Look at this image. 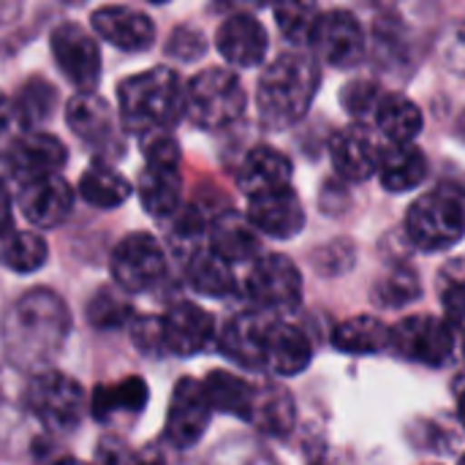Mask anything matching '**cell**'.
Wrapping results in <instances>:
<instances>
[{
  "label": "cell",
  "instance_id": "1",
  "mask_svg": "<svg viewBox=\"0 0 465 465\" xmlns=\"http://www.w3.org/2000/svg\"><path fill=\"white\" fill-rule=\"evenodd\" d=\"M71 332V311L63 297L49 289H30L3 316L0 338L5 357L19 371L44 373L65 346Z\"/></svg>",
  "mask_w": 465,
  "mask_h": 465
},
{
  "label": "cell",
  "instance_id": "2",
  "mask_svg": "<svg viewBox=\"0 0 465 465\" xmlns=\"http://www.w3.org/2000/svg\"><path fill=\"white\" fill-rule=\"evenodd\" d=\"M117 101L123 128L144 139L150 134L172 131L183 120L185 84L174 68L155 65L123 79L117 87Z\"/></svg>",
  "mask_w": 465,
  "mask_h": 465
},
{
  "label": "cell",
  "instance_id": "3",
  "mask_svg": "<svg viewBox=\"0 0 465 465\" xmlns=\"http://www.w3.org/2000/svg\"><path fill=\"white\" fill-rule=\"evenodd\" d=\"M322 71L305 52L278 54L259 76L256 106L267 128H289L302 120L319 93Z\"/></svg>",
  "mask_w": 465,
  "mask_h": 465
},
{
  "label": "cell",
  "instance_id": "4",
  "mask_svg": "<svg viewBox=\"0 0 465 465\" xmlns=\"http://www.w3.org/2000/svg\"><path fill=\"white\" fill-rule=\"evenodd\" d=\"M248 106L245 87L229 68H204L185 84V114L204 131L234 125Z\"/></svg>",
  "mask_w": 465,
  "mask_h": 465
},
{
  "label": "cell",
  "instance_id": "5",
  "mask_svg": "<svg viewBox=\"0 0 465 465\" xmlns=\"http://www.w3.org/2000/svg\"><path fill=\"white\" fill-rule=\"evenodd\" d=\"M406 234L414 248L439 253L458 245L465 234V204L450 191H430L420 196L406 213Z\"/></svg>",
  "mask_w": 465,
  "mask_h": 465
},
{
  "label": "cell",
  "instance_id": "6",
  "mask_svg": "<svg viewBox=\"0 0 465 465\" xmlns=\"http://www.w3.org/2000/svg\"><path fill=\"white\" fill-rule=\"evenodd\" d=\"M27 409L46 430L68 433L84 417V390L60 371H44L27 387Z\"/></svg>",
  "mask_w": 465,
  "mask_h": 465
},
{
  "label": "cell",
  "instance_id": "7",
  "mask_svg": "<svg viewBox=\"0 0 465 465\" xmlns=\"http://www.w3.org/2000/svg\"><path fill=\"white\" fill-rule=\"evenodd\" d=\"M163 275L166 253L161 242L147 232H134L123 237L112 251V278L128 294H139L158 286Z\"/></svg>",
  "mask_w": 465,
  "mask_h": 465
},
{
  "label": "cell",
  "instance_id": "8",
  "mask_svg": "<svg viewBox=\"0 0 465 465\" xmlns=\"http://www.w3.org/2000/svg\"><path fill=\"white\" fill-rule=\"evenodd\" d=\"M245 294L264 311H294L302 300V275L283 253L256 259L245 278Z\"/></svg>",
  "mask_w": 465,
  "mask_h": 465
},
{
  "label": "cell",
  "instance_id": "9",
  "mask_svg": "<svg viewBox=\"0 0 465 465\" xmlns=\"http://www.w3.org/2000/svg\"><path fill=\"white\" fill-rule=\"evenodd\" d=\"M452 327L444 319H436L430 313H414L392 327L390 349H395L409 362L441 368L452 357Z\"/></svg>",
  "mask_w": 465,
  "mask_h": 465
},
{
  "label": "cell",
  "instance_id": "10",
  "mask_svg": "<svg viewBox=\"0 0 465 465\" xmlns=\"http://www.w3.org/2000/svg\"><path fill=\"white\" fill-rule=\"evenodd\" d=\"M52 57L63 76L79 87V93H93L101 79V49L95 38L76 22H63L49 38Z\"/></svg>",
  "mask_w": 465,
  "mask_h": 465
},
{
  "label": "cell",
  "instance_id": "11",
  "mask_svg": "<svg viewBox=\"0 0 465 465\" xmlns=\"http://www.w3.org/2000/svg\"><path fill=\"white\" fill-rule=\"evenodd\" d=\"M313 52L335 68H351L362 60L365 54V33L360 19L346 11V8H335V11H322L311 41Z\"/></svg>",
  "mask_w": 465,
  "mask_h": 465
},
{
  "label": "cell",
  "instance_id": "12",
  "mask_svg": "<svg viewBox=\"0 0 465 465\" xmlns=\"http://www.w3.org/2000/svg\"><path fill=\"white\" fill-rule=\"evenodd\" d=\"M213 406L204 395L202 381L196 379H180L174 384L169 414L163 425V436L177 450H191L202 441L204 430L210 428Z\"/></svg>",
  "mask_w": 465,
  "mask_h": 465
},
{
  "label": "cell",
  "instance_id": "13",
  "mask_svg": "<svg viewBox=\"0 0 465 465\" xmlns=\"http://www.w3.org/2000/svg\"><path fill=\"white\" fill-rule=\"evenodd\" d=\"M68 161V150L65 144L44 131H27L19 139L11 142L5 163L8 172L19 180V185L35 183V180H46V177H57V172L65 166Z\"/></svg>",
  "mask_w": 465,
  "mask_h": 465
},
{
  "label": "cell",
  "instance_id": "14",
  "mask_svg": "<svg viewBox=\"0 0 465 465\" xmlns=\"http://www.w3.org/2000/svg\"><path fill=\"white\" fill-rule=\"evenodd\" d=\"M163 346L174 357H196L215 341V319L202 305L177 302L163 316Z\"/></svg>",
  "mask_w": 465,
  "mask_h": 465
},
{
  "label": "cell",
  "instance_id": "15",
  "mask_svg": "<svg viewBox=\"0 0 465 465\" xmlns=\"http://www.w3.org/2000/svg\"><path fill=\"white\" fill-rule=\"evenodd\" d=\"M253 229L275 240H292L305 226V210L292 185L267 191L248 199V215Z\"/></svg>",
  "mask_w": 465,
  "mask_h": 465
},
{
  "label": "cell",
  "instance_id": "16",
  "mask_svg": "<svg viewBox=\"0 0 465 465\" xmlns=\"http://www.w3.org/2000/svg\"><path fill=\"white\" fill-rule=\"evenodd\" d=\"M272 324L275 322L264 311H245L226 322L218 346L242 368H267V341Z\"/></svg>",
  "mask_w": 465,
  "mask_h": 465
},
{
  "label": "cell",
  "instance_id": "17",
  "mask_svg": "<svg viewBox=\"0 0 465 465\" xmlns=\"http://www.w3.org/2000/svg\"><path fill=\"white\" fill-rule=\"evenodd\" d=\"M93 30L123 52H144L155 41V22L131 5H101L90 16Z\"/></svg>",
  "mask_w": 465,
  "mask_h": 465
},
{
  "label": "cell",
  "instance_id": "18",
  "mask_svg": "<svg viewBox=\"0 0 465 465\" xmlns=\"http://www.w3.org/2000/svg\"><path fill=\"white\" fill-rule=\"evenodd\" d=\"M215 46L226 63L240 65V68H253L264 63L270 38H267L264 25L256 16L232 14L229 19L221 22L215 33Z\"/></svg>",
  "mask_w": 465,
  "mask_h": 465
},
{
  "label": "cell",
  "instance_id": "19",
  "mask_svg": "<svg viewBox=\"0 0 465 465\" xmlns=\"http://www.w3.org/2000/svg\"><path fill=\"white\" fill-rule=\"evenodd\" d=\"M19 210L38 229L60 226L74 210V191L57 174L46 180H35L19 188Z\"/></svg>",
  "mask_w": 465,
  "mask_h": 465
},
{
  "label": "cell",
  "instance_id": "20",
  "mask_svg": "<svg viewBox=\"0 0 465 465\" xmlns=\"http://www.w3.org/2000/svg\"><path fill=\"white\" fill-rule=\"evenodd\" d=\"M379 153L373 136L362 125H349L338 131L330 142V155L335 172L349 183H365L379 172Z\"/></svg>",
  "mask_w": 465,
  "mask_h": 465
},
{
  "label": "cell",
  "instance_id": "21",
  "mask_svg": "<svg viewBox=\"0 0 465 465\" xmlns=\"http://www.w3.org/2000/svg\"><path fill=\"white\" fill-rule=\"evenodd\" d=\"M237 183L248 199L267 193V191L286 188V185H292V161L281 150L259 144L242 158Z\"/></svg>",
  "mask_w": 465,
  "mask_h": 465
},
{
  "label": "cell",
  "instance_id": "22",
  "mask_svg": "<svg viewBox=\"0 0 465 465\" xmlns=\"http://www.w3.org/2000/svg\"><path fill=\"white\" fill-rule=\"evenodd\" d=\"M65 123L82 142H87L93 147L117 144L109 104L95 93H76L65 104Z\"/></svg>",
  "mask_w": 465,
  "mask_h": 465
},
{
  "label": "cell",
  "instance_id": "23",
  "mask_svg": "<svg viewBox=\"0 0 465 465\" xmlns=\"http://www.w3.org/2000/svg\"><path fill=\"white\" fill-rule=\"evenodd\" d=\"M139 202L153 218H172L183 202V174L180 166L147 163L136 183Z\"/></svg>",
  "mask_w": 465,
  "mask_h": 465
},
{
  "label": "cell",
  "instance_id": "24",
  "mask_svg": "<svg viewBox=\"0 0 465 465\" xmlns=\"http://www.w3.org/2000/svg\"><path fill=\"white\" fill-rule=\"evenodd\" d=\"M428 177V158L417 144H387L379 153V180L392 193H406Z\"/></svg>",
  "mask_w": 465,
  "mask_h": 465
},
{
  "label": "cell",
  "instance_id": "25",
  "mask_svg": "<svg viewBox=\"0 0 465 465\" xmlns=\"http://www.w3.org/2000/svg\"><path fill=\"white\" fill-rule=\"evenodd\" d=\"M210 251L218 253L229 264L253 262V256L259 253L256 229L240 213H232V210L229 213H221L210 223Z\"/></svg>",
  "mask_w": 465,
  "mask_h": 465
},
{
  "label": "cell",
  "instance_id": "26",
  "mask_svg": "<svg viewBox=\"0 0 465 465\" xmlns=\"http://www.w3.org/2000/svg\"><path fill=\"white\" fill-rule=\"evenodd\" d=\"M147 401V381L142 376H128L112 384H98L90 395V411L98 422H109L120 414H142Z\"/></svg>",
  "mask_w": 465,
  "mask_h": 465
},
{
  "label": "cell",
  "instance_id": "27",
  "mask_svg": "<svg viewBox=\"0 0 465 465\" xmlns=\"http://www.w3.org/2000/svg\"><path fill=\"white\" fill-rule=\"evenodd\" d=\"M313 346L308 335L286 322H275L267 341V368H272L281 376H297L311 365Z\"/></svg>",
  "mask_w": 465,
  "mask_h": 465
},
{
  "label": "cell",
  "instance_id": "28",
  "mask_svg": "<svg viewBox=\"0 0 465 465\" xmlns=\"http://www.w3.org/2000/svg\"><path fill=\"white\" fill-rule=\"evenodd\" d=\"M373 120L384 134L387 144H411L425 125L422 109L401 93H384Z\"/></svg>",
  "mask_w": 465,
  "mask_h": 465
},
{
  "label": "cell",
  "instance_id": "29",
  "mask_svg": "<svg viewBox=\"0 0 465 465\" xmlns=\"http://www.w3.org/2000/svg\"><path fill=\"white\" fill-rule=\"evenodd\" d=\"M202 387H204V395H207L213 411H226L240 420L253 417L259 390L253 384H248L242 376H237L232 371H213V373H207Z\"/></svg>",
  "mask_w": 465,
  "mask_h": 465
},
{
  "label": "cell",
  "instance_id": "30",
  "mask_svg": "<svg viewBox=\"0 0 465 465\" xmlns=\"http://www.w3.org/2000/svg\"><path fill=\"white\" fill-rule=\"evenodd\" d=\"M332 343H335V349H341L346 354H360V357L381 354L392 343V327H387L381 319L368 316V313L354 316L335 327Z\"/></svg>",
  "mask_w": 465,
  "mask_h": 465
},
{
  "label": "cell",
  "instance_id": "31",
  "mask_svg": "<svg viewBox=\"0 0 465 465\" xmlns=\"http://www.w3.org/2000/svg\"><path fill=\"white\" fill-rule=\"evenodd\" d=\"M79 196L98 210H114L128 202L131 183L106 163H93L79 177Z\"/></svg>",
  "mask_w": 465,
  "mask_h": 465
},
{
  "label": "cell",
  "instance_id": "32",
  "mask_svg": "<svg viewBox=\"0 0 465 465\" xmlns=\"http://www.w3.org/2000/svg\"><path fill=\"white\" fill-rule=\"evenodd\" d=\"M188 283L193 292L204 294V297H226L234 292V272L232 264L223 262L218 253H213L210 248H199L191 253L188 267H185Z\"/></svg>",
  "mask_w": 465,
  "mask_h": 465
},
{
  "label": "cell",
  "instance_id": "33",
  "mask_svg": "<svg viewBox=\"0 0 465 465\" xmlns=\"http://www.w3.org/2000/svg\"><path fill=\"white\" fill-rule=\"evenodd\" d=\"M46 256H49V245L35 232H11L0 242V264L19 275L41 270L46 264Z\"/></svg>",
  "mask_w": 465,
  "mask_h": 465
},
{
  "label": "cell",
  "instance_id": "34",
  "mask_svg": "<svg viewBox=\"0 0 465 465\" xmlns=\"http://www.w3.org/2000/svg\"><path fill=\"white\" fill-rule=\"evenodd\" d=\"M294 398L283 387H267L256 395L251 422H256L270 436H286L294 428Z\"/></svg>",
  "mask_w": 465,
  "mask_h": 465
},
{
  "label": "cell",
  "instance_id": "35",
  "mask_svg": "<svg viewBox=\"0 0 465 465\" xmlns=\"http://www.w3.org/2000/svg\"><path fill=\"white\" fill-rule=\"evenodd\" d=\"M57 104V93L49 82L44 79H30L19 87V95L14 101L19 125H38L41 120L52 117V109Z\"/></svg>",
  "mask_w": 465,
  "mask_h": 465
},
{
  "label": "cell",
  "instance_id": "36",
  "mask_svg": "<svg viewBox=\"0 0 465 465\" xmlns=\"http://www.w3.org/2000/svg\"><path fill=\"white\" fill-rule=\"evenodd\" d=\"M420 294H422L420 278L409 267H395L373 286V300L384 308H403L409 302H417Z\"/></svg>",
  "mask_w": 465,
  "mask_h": 465
},
{
  "label": "cell",
  "instance_id": "37",
  "mask_svg": "<svg viewBox=\"0 0 465 465\" xmlns=\"http://www.w3.org/2000/svg\"><path fill=\"white\" fill-rule=\"evenodd\" d=\"M87 319L98 330H120V327H131L136 316H134L131 302L123 294L112 289H98L87 305Z\"/></svg>",
  "mask_w": 465,
  "mask_h": 465
},
{
  "label": "cell",
  "instance_id": "38",
  "mask_svg": "<svg viewBox=\"0 0 465 465\" xmlns=\"http://www.w3.org/2000/svg\"><path fill=\"white\" fill-rule=\"evenodd\" d=\"M322 11L313 3H283L275 5V22L281 27V35L292 44H308L311 33L319 22Z\"/></svg>",
  "mask_w": 465,
  "mask_h": 465
},
{
  "label": "cell",
  "instance_id": "39",
  "mask_svg": "<svg viewBox=\"0 0 465 465\" xmlns=\"http://www.w3.org/2000/svg\"><path fill=\"white\" fill-rule=\"evenodd\" d=\"M384 98V93L379 90L376 82L371 79H357V82H349L341 93V101L346 106V112L357 120H365V117H373L376 109H379V101Z\"/></svg>",
  "mask_w": 465,
  "mask_h": 465
},
{
  "label": "cell",
  "instance_id": "40",
  "mask_svg": "<svg viewBox=\"0 0 465 465\" xmlns=\"http://www.w3.org/2000/svg\"><path fill=\"white\" fill-rule=\"evenodd\" d=\"M131 338L139 346L142 354L158 357L166 351L163 346V322L158 316H136L131 322Z\"/></svg>",
  "mask_w": 465,
  "mask_h": 465
},
{
  "label": "cell",
  "instance_id": "41",
  "mask_svg": "<svg viewBox=\"0 0 465 465\" xmlns=\"http://www.w3.org/2000/svg\"><path fill=\"white\" fill-rule=\"evenodd\" d=\"M169 54L172 57H180V60H193L204 52V38L202 33L191 30V27H180L174 30V35L169 38Z\"/></svg>",
  "mask_w": 465,
  "mask_h": 465
},
{
  "label": "cell",
  "instance_id": "42",
  "mask_svg": "<svg viewBox=\"0 0 465 465\" xmlns=\"http://www.w3.org/2000/svg\"><path fill=\"white\" fill-rule=\"evenodd\" d=\"M444 302V322L452 330L465 332V283H450L441 294Z\"/></svg>",
  "mask_w": 465,
  "mask_h": 465
},
{
  "label": "cell",
  "instance_id": "43",
  "mask_svg": "<svg viewBox=\"0 0 465 465\" xmlns=\"http://www.w3.org/2000/svg\"><path fill=\"white\" fill-rule=\"evenodd\" d=\"M14 232V204L5 183L0 180V240H5Z\"/></svg>",
  "mask_w": 465,
  "mask_h": 465
},
{
  "label": "cell",
  "instance_id": "44",
  "mask_svg": "<svg viewBox=\"0 0 465 465\" xmlns=\"http://www.w3.org/2000/svg\"><path fill=\"white\" fill-rule=\"evenodd\" d=\"M16 123H19V117H16V106H14V101H11L8 95H3V93H0V136H3V134H8Z\"/></svg>",
  "mask_w": 465,
  "mask_h": 465
},
{
  "label": "cell",
  "instance_id": "45",
  "mask_svg": "<svg viewBox=\"0 0 465 465\" xmlns=\"http://www.w3.org/2000/svg\"><path fill=\"white\" fill-rule=\"evenodd\" d=\"M458 414H460V422H463L465 428V390L460 392V398H458Z\"/></svg>",
  "mask_w": 465,
  "mask_h": 465
},
{
  "label": "cell",
  "instance_id": "46",
  "mask_svg": "<svg viewBox=\"0 0 465 465\" xmlns=\"http://www.w3.org/2000/svg\"><path fill=\"white\" fill-rule=\"evenodd\" d=\"M52 465H87V463H82V460H74V458H63V460H54Z\"/></svg>",
  "mask_w": 465,
  "mask_h": 465
},
{
  "label": "cell",
  "instance_id": "47",
  "mask_svg": "<svg viewBox=\"0 0 465 465\" xmlns=\"http://www.w3.org/2000/svg\"><path fill=\"white\" fill-rule=\"evenodd\" d=\"M458 465H465V455H463V458H460V463H458Z\"/></svg>",
  "mask_w": 465,
  "mask_h": 465
},
{
  "label": "cell",
  "instance_id": "48",
  "mask_svg": "<svg viewBox=\"0 0 465 465\" xmlns=\"http://www.w3.org/2000/svg\"><path fill=\"white\" fill-rule=\"evenodd\" d=\"M463 354H465V332H463Z\"/></svg>",
  "mask_w": 465,
  "mask_h": 465
},
{
  "label": "cell",
  "instance_id": "49",
  "mask_svg": "<svg viewBox=\"0 0 465 465\" xmlns=\"http://www.w3.org/2000/svg\"><path fill=\"white\" fill-rule=\"evenodd\" d=\"M139 465H158V463H139Z\"/></svg>",
  "mask_w": 465,
  "mask_h": 465
}]
</instances>
